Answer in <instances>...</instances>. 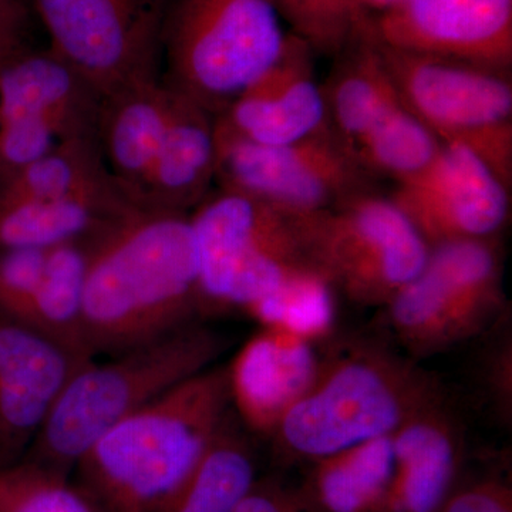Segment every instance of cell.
I'll list each match as a JSON object with an SVG mask.
<instances>
[{"instance_id": "cell-1", "label": "cell", "mask_w": 512, "mask_h": 512, "mask_svg": "<svg viewBox=\"0 0 512 512\" xmlns=\"http://www.w3.org/2000/svg\"><path fill=\"white\" fill-rule=\"evenodd\" d=\"M201 316L190 214L136 207L89 242L83 328L94 359L163 338Z\"/></svg>"}, {"instance_id": "cell-2", "label": "cell", "mask_w": 512, "mask_h": 512, "mask_svg": "<svg viewBox=\"0 0 512 512\" xmlns=\"http://www.w3.org/2000/svg\"><path fill=\"white\" fill-rule=\"evenodd\" d=\"M228 366L208 367L104 433L77 466L103 512H153L192 476L231 417Z\"/></svg>"}, {"instance_id": "cell-3", "label": "cell", "mask_w": 512, "mask_h": 512, "mask_svg": "<svg viewBox=\"0 0 512 512\" xmlns=\"http://www.w3.org/2000/svg\"><path fill=\"white\" fill-rule=\"evenodd\" d=\"M436 376L373 340L323 356L315 382L282 417L272 437L289 457L316 461L379 437L444 399Z\"/></svg>"}, {"instance_id": "cell-4", "label": "cell", "mask_w": 512, "mask_h": 512, "mask_svg": "<svg viewBox=\"0 0 512 512\" xmlns=\"http://www.w3.org/2000/svg\"><path fill=\"white\" fill-rule=\"evenodd\" d=\"M225 343L198 320L104 362L90 360L60 393L26 461L63 476L120 421L211 367Z\"/></svg>"}, {"instance_id": "cell-5", "label": "cell", "mask_w": 512, "mask_h": 512, "mask_svg": "<svg viewBox=\"0 0 512 512\" xmlns=\"http://www.w3.org/2000/svg\"><path fill=\"white\" fill-rule=\"evenodd\" d=\"M282 20L276 0H170L161 80L220 116L281 55Z\"/></svg>"}, {"instance_id": "cell-6", "label": "cell", "mask_w": 512, "mask_h": 512, "mask_svg": "<svg viewBox=\"0 0 512 512\" xmlns=\"http://www.w3.org/2000/svg\"><path fill=\"white\" fill-rule=\"evenodd\" d=\"M301 217L239 192L211 191L190 214L202 315L248 312L293 275L315 266Z\"/></svg>"}, {"instance_id": "cell-7", "label": "cell", "mask_w": 512, "mask_h": 512, "mask_svg": "<svg viewBox=\"0 0 512 512\" xmlns=\"http://www.w3.org/2000/svg\"><path fill=\"white\" fill-rule=\"evenodd\" d=\"M404 355L427 359L483 338L507 316L501 238L431 247L420 274L382 308Z\"/></svg>"}, {"instance_id": "cell-8", "label": "cell", "mask_w": 512, "mask_h": 512, "mask_svg": "<svg viewBox=\"0 0 512 512\" xmlns=\"http://www.w3.org/2000/svg\"><path fill=\"white\" fill-rule=\"evenodd\" d=\"M377 45L407 109L441 143L473 151L512 187V70Z\"/></svg>"}, {"instance_id": "cell-9", "label": "cell", "mask_w": 512, "mask_h": 512, "mask_svg": "<svg viewBox=\"0 0 512 512\" xmlns=\"http://www.w3.org/2000/svg\"><path fill=\"white\" fill-rule=\"evenodd\" d=\"M313 264L336 293L370 308H383L420 274L430 245L389 197L360 195L335 210L302 215Z\"/></svg>"}, {"instance_id": "cell-10", "label": "cell", "mask_w": 512, "mask_h": 512, "mask_svg": "<svg viewBox=\"0 0 512 512\" xmlns=\"http://www.w3.org/2000/svg\"><path fill=\"white\" fill-rule=\"evenodd\" d=\"M170 0H30L49 47L101 99L161 77Z\"/></svg>"}, {"instance_id": "cell-11", "label": "cell", "mask_w": 512, "mask_h": 512, "mask_svg": "<svg viewBox=\"0 0 512 512\" xmlns=\"http://www.w3.org/2000/svg\"><path fill=\"white\" fill-rule=\"evenodd\" d=\"M217 148V188L291 214L335 210L377 191L379 180L335 131L284 146H262L217 128Z\"/></svg>"}, {"instance_id": "cell-12", "label": "cell", "mask_w": 512, "mask_h": 512, "mask_svg": "<svg viewBox=\"0 0 512 512\" xmlns=\"http://www.w3.org/2000/svg\"><path fill=\"white\" fill-rule=\"evenodd\" d=\"M431 247L501 238L511 218V185L473 151L443 144L420 173L389 195Z\"/></svg>"}, {"instance_id": "cell-13", "label": "cell", "mask_w": 512, "mask_h": 512, "mask_svg": "<svg viewBox=\"0 0 512 512\" xmlns=\"http://www.w3.org/2000/svg\"><path fill=\"white\" fill-rule=\"evenodd\" d=\"M370 23L394 49L512 70V0H393Z\"/></svg>"}, {"instance_id": "cell-14", "label": "cell", "mask_w": 512, "mask_h": 512, "mask_svg": "<svg viewBox=\"0 0 512 512\" xmlns=\"http://www.w3.org/2000/svg\"><path fill=\"white\" fill-rule=\"evenodd\" d=\"M89 242L0 249V316L93 359L84 338Z\"/></svg>"}, {"instance_id": "cell-15", "label": "cell", "mask_w": 512, "mask_h": 512, "mask_svg": "<svg viewBox=\"0 0 512 512\" xmlns=\"http://www.w3.org/2000/svg\"><path fill=\"white\" fill-rule=\"evenodd\" d=\"M316 56L305 40L289 32L276 62L215 117L218 130L262 146L335 131L316 76Z\"/></svg>"}, {"instance_id": "cell-16", "label": "cell", "mask_w": 512, "mask_h": 512, "mask_svg": "<svg viewBox=\"0 0 512 512\" xmlns=\"http://www.w3.org/2000/svg\"><path fill=\"white\" fill-rule=\"evenodd\" d=\"M90 360L0 316V467L26 456L60 393Z\"/></svg>"}, {"instance_id": "cell-17", "label": "cell", "mask_w": 512, "mask_h": 512, "mask_svg": "<svg viewBox=\"0 0 512 512\" xmlns=\"http://www.w3.org/2000/svg\"><path fill=\"white\" fill-rule=\"evenodd\" d=\"M316 340L262 326L228 366L232 410L255 433L272 436L282 417L315 382L323 357Z\"/></svg>"}, {"instance_id": "cell-18", "label": "cell", "mask_w": 512, "mask_h": 512, "mask_svg": "<svg viewBox=\"0 0 512 512\" xmlns=\"http://www.w3.org/2000/svg\"><path fill=\"white\" fill-rule=\"evenodd\" d=\"M393 477L383 512H439L454 490L464 431L447 399L410 417L392 434Z\"/></svg>"}, {"instance_id": "cell-19", "label": "cell", "mask_w": 512, "mask_h": 512, "mask_svg": "<svg viewBox=\"0 0 512 512\" xmlns=\"http://www.w3.org/2000/svg\"><path fill=\"white\" fill-rule=\"evenodd\" d=\"M101 97L49 49H30L0 66V124L49 121L67 140L99 138Z\"/></svg>"}, {"instance_id": "cell-20", "label": "cell", "mask_w": 512, "mask_h": 512, "mask_svg": "<svg viewBox=\"0 0 512 512\" xmlns=\"http://www.w3.org/2000/svg\"><path fill=\"white\" fill-rule=\"evenodd\" d=\"M173 93L170 120L140 207L191 214L215 185L217 124L214 114L197 101Z\"/></svg>"}, {"instance_id": "cell-21", "label": "cell", "mask_w": 512, "mask_h": 512, "mask_svg": "<svg viewBox=\"0 0 512 512\" xmlns=\"http://www.w3.org/2000/svg\"><path fill=\"white\" fill-rule=\"evenodd\" d=\"M174 93L161 77L101 99L99 144L107 170L138 207L156 163Z\"/></svg>"}, {"instance_id": "cell-22", "label": "cell", "mask_w": 512, "mask_h": 512, "mask_svg": "<svg viewBox=\"0 0 512 512\" xmlns=\"http://www.w3.org/2000/svg\"><path fill=\"white\" fill-rule=\"evenodd\" d=\"M136 207L117 181L53 200L0 202V249L92 241Z\"/></svg>"}, {"instance_id": "cell-23", "label": "cell", "mask_w": 512, "mask_h": 512, "mask_svg": "<svg viewBox=\"0 0 512 512\" xmlns=\"http://www.w3.org/2000/svg\"><path fill=\"white\" fill-rule=\"evenodd\" d=\"M322 89L333 130L353 150L402 103L373 35L370 18L333 57Z\"/></svg>"}, {"instance_id": "cell-24", "label": "cell", "mask_w": 512, "mask_h": 512, "mask_svg": "<svg viewBox=\"0 0 512 512\" xmlns=\"http://www.w3.org/2000/svg\"><path fill=\"white\" fill-rule=\"evenodd\" d=\"M299 500L311 512H383L393 477L392 436L312 461Z\"/></svg>"}, {"instance_id": "cell-25", "label": "cell", "mask_w": 512, "mask_h": 512, "mask_svg": "<svg viewBox=\"0 0 512 512\" xmlns=\"http://www.w3.org/2000/svg\"><path fill=\"white\" fill-rule=\"evenodd\" d=\"M229 417L187 483L158 512H235L255 483L247 441Z\"/></svg>"}, {"instance_id": "cell-26", "label": "cell", "mask_w": 512, "mask_h": 512, "mask_svg": "<svg viewBox=\"0 0 512 512\" xmlns=\"http://www.w3.org/2000/svg\"><path fill=\"white\" fill-rule=\"evenodd\" d=\"M443 143L402 103L357 143L355 153L377 180L403 183L427 167Z\"/></svg>"}, {"instance_id": "cell-27", "label": "cell", "mask_w": 512, "mask_h": 512, "mask_svg": "<svg viewBox=\"0 0 512 512\" xmlns=\"http://www.w3.org/2000/svg\"><path fill=\"white\" fill-rule=\"evenodd\" d=\"M248 315L261 326H278L323 342L336 320V291L316 266L305 269L256 302Z\"/></svg>"}, {"instance_id": "cell-28", "label": "cell", "mask_w": 512, "mask_h": 512, "mask_svg": "<svg viewBox=\"0 0 512 512\" xmlns=\"http://www.w3.org/2000/svg\"><path fill=\"white\" fill-rule=\"evenodd\" d=\"M0 512H103L86 491L53 473L25 463L0 467Z\"/></svg>"}, {"instance_id": "cell-29", "label": "cell", "mask_w": 512, "mask_h": 512, "mask_svg": "<svg viewBox=\"0 0 512 512\" xmlns=\"http://www.w3.org/2000/svg\"><path fill=\"white\" fill-rule=\"evenodd\" d=\"M291 33L333 59L372 13L360 0H276Z\"/></svg>"}, {"instance_id": "cell-30", "label": "cell", "mask_w": 512, "mask_h": 512, "mask_svg": "<svg viewBox=\"0 0 512 512\" xmlns=\"http://www.w3.org/2000/svg\"><path fill=\"white\" fill-rule=\"evenodd\" d=\"M507 316L488 332L490 348L484 365V389L503 421H511L512 413V350Z\"/></svg>"}, {"instance_id": "cell-31", "label": "cell", "mask_w": 512, "mask_h": 512, "mask_svg": "<svg viewBox=\"0 0 512 512\" xmlns=\"http://www.w3.org/2000/svg\"><path fill=\"white\" fill-rule=\"evenodd\" d=\"M439 512H512V491L501 478H483L451 491Z\"/></svg>"}, {"instance_id": "cell-32", "label": "cell", "mask_w": 512, "mask_h": 512, "mask_svg": "<svg viewBox=\"0 0 512 512\" xmlns=\"http://www.w3.org/2000/svg\"><path fill=\"white\" fill-rule=\"evenodd\" d=\"M33 16L25 0H0V66L33 47Z\"/></svg>"}, {"instance_id": "cell-33", "label": "cell", "mask_w": 512, "mask_h": 512, "mask_svg": "<svg viewBox=\"0 0 512 512\" xmlns=\"http://www.w3.org/2000/svg\"><path fill=\"white\" fill-rule=\"evenodd\" d=\"M25 2H26V3H29V5H30V0H25ZM32 12H33V10H32Z\"/></svg>"}]
</instances>
